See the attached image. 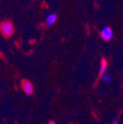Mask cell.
Wrapping results in <instances>:
<instances>
[{
  "label": "cell",
  "instance_id": "277c9868",
  "mask_svg": "<svg viewBox=\"0 0 123 124\" xmlns=\"http://www.w3.org/2000/svg\"><path fill=\"white\" fill-rule=\"evenodd\" d=\"M108 66V62L104 58L102 59V61H101V68L100 71H99V77H102V75H104L106 71V68Z\"/></svg>",
  "mask_w": 123,
  "mask_h": 124
},
{
  "label": "cell",
  "instance_id": "6da1fadb",
  "mask_svg": "<svg viewBox=\"0 0 123 124\" xmlns=\"http://www.w3.org/2000/svg\"><path fill=\"white\" fill-rule=\"evenodd\" d=\"M0 30L4 37H10L14 33V27L10 22H4L0 25Z\"/></svg>",
  "mask_w": 123,
  "mask_h": 124
},
{
  "label": "cell",
  "instance_id": "ba28073f",
  "mask_svg": "<svg viewBox=\"0 0 123 124\" xmlns=\"http://www.w3.org/2000/svg\"><path fill=\"white\" fill-rule=\"evenodd\" d=\"M48 124H56V122H50Z\"/></svg>",
  "mask_w": 123,
  "mask_h": 124
},
{
  "label": "cell",
  "instance_id": "7a4b0ae2",
  "mask_svg": "<svg viewBox=\"0 0 123 124\" xmlns=\"http://www.w3.org/2000/svg\"><path fill=\"white\" fill-rule=\"evenodd\" d=\"M101 37L104 41H109L113 38V30L110 27H105L101 31Z\"/></svg>",
  "mask_w": 123,
  "mask_h": 124
},
{
  "label": "cell",
  "instance_id": "8992f818",
  "mask_svg": "<svg viewBox=\"0 0 123 124\" xmlns=\"http://www.w3.org/2000/svg\"><path fill=\"white\" fill-rule=\"evenodd\" d=\"M102 79H103V81L106 82V83H109V82L111 81V78L108 75H104L103 77H102Z\"/></svg>",
  "mask_w": 123,
  "mask_h": 124
},
{
  "label": "cell",
  "instance_id": "3957f363",
  "mask_svg": "<svg viewBox=\"0 0 123 124\" xmlns=\"http://www.w3.org/2000/svg\"><path fill=\"white\" fill-rule=\"evenodd\" d=\"M22 87H23V91L27 95H32L33 92H34V87L29 80H23Z\"/></svg>",
  "mask_w": 123,
  "mask_h": 124
},
{
  "label": "cell",
  "instance_id": "5b68a950",
  "mask_svg": "<svg viewBox=\"0 0 123 124\" xmlns=\"http://www.w3.org/2000/svg\"><path fill=\"white\" fill-rule=\"evenodd\" d=\"M56 19H57V16H56L55 14H51V15H49L47 17H46V24L48 26L53 25V24L56 22Z\"/></svg>",
  "mask_w": 123,
  "mask_h": 124
},
{
  "label": "cell",
  "instance_id": "52a82bcc",
  "mask_svg": "<svg viewBox=\"0 0 123 124\" xmlns=\"http://www.w3.org/2000/svg\"><path fill=\"white\" fill-rule=\"evenodd\" d=\"M112 124H118L117 121H114V122H113V123H112Z\"/></svg>",
  "mask_w": 123,
  "mask_h": 124
}]
</instances>
